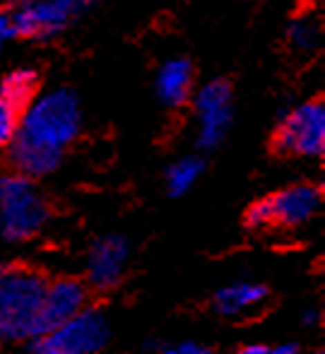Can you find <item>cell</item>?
I'll use <instances>...</instances> for the list:
<instances>
[{
	"label": "cell",
	"instance_id": "d6986e66",
	"mask_svg": "<svg viewBox=\"0 0 325 354\" xmlns=\"http://www.w3.org/2000/svg\"><path fill=\"white\" fill-rule=\"evenodd\" d=\"M17 37L15 34V27H12V19H10V12L8 10L0 8V51H3L5 46H8L12 39Z\"/></svg>",
	"mask_w": 325,
	"mask_h": 354
},
{
	"label": "cell",
	"instance_id": "30bf717a",
	"mask_svg": "<svg viewBox=\"0 0 325 354\" xmlns=\"http://www.w3.org/2000/svg\"><path fill=\"white\" fill-rule=\"evenodd\" d=\"M89 306V289L80 277H53L46 280L41 299V328L44 333L63 326ZM41 333V335H44Z\"/></svg>",
	"mask_w": 325,
	"mask_h": 354
},
{
	"label": "cell",
	"instance_id": "2e32d148",
	"mask_svg": "<svg viewBox=\"0 0 325 354\" xmlns=\"http://www.w3.org/2000/svg\"><path fill=\"white\" fill-rule=\"evenodd\" d=\"M17 121H19V111L0 97V149H5L12 142L15 131H17Z\"/></svg>",
	"mask_w": 325,
	"mask_h": 354
},
{
	"label": "cell",
	"instance_id": "44dd1931",
	"mask_svg": "<svg viewBox=\"0 0 325 354\" xmlns=\"http://www.w3.org/2000/svg\"><path fill=\"white\" fill-rule=\"evenodd\" d=\"M313 354H323V352H313Z\"/></svg>",
	"mask_w": 325,
	"mask_h": 354
},
{
	"label": "cell",
	"instance_id": "7a4b0ae2",
	"mask_svg": "<svg viewBox=\"0 0 325 354\" xmlns=\"http://www.w3.org/2000/svg\"><path fill=\"white\" fill-rule=\"evenodd\" d=\"M46 280L24 266H0V345L37 340L41 328V299Z\"/></svg>",
	"mask_w": 325,
	"mask_h": 354
},
{
	"label": "cell",
	"instance_id": "4fadbf2b",
	"mask_svg": "<svg viewBox=\"0 0 325 354\" xmlns=\"http://www.w3.org/2000/svg\"><path fill=\"white\" fill-rule=\"evenodd\" d=\"M205 171V162L198 154H186L178 157L176 162H171L164 174V186L171 198H183L198 186L200 176Z\"/></svg>",
	"mask_w": 325,
	"mask_h": 354
},
{
	"label": "cell",
	"instance_id": "8fae6325",
	"mask_svg": "<svg viewBox=\"0 0 325 354\" xmlns=\"http://www.w3.org/2000/svg\"><path fill=\"white\" fill-rule=\"evenodd\" d=\"M157 99L169 109H178L193 99L195 92V71L193 63L183 56H174L159 66L154 77Z\"/></svg>",
	"mask_w": 325,
	"mask_h": 354
},
{
	"label": "cell",
	"instance_id": "277c9868",
	"mask_svg": "<svg viewBox=\"0 0 325 354\" xmlns=\"http://www.w3.org/2000/svg\"><path fill=\"white\" fill-rule=\"evenodd\" d=\"M321 207L323 191L316 183H289L253 203L243 222L251 232H299L318 217Z\"/></svg>",
	"mask_w": 325,
	"mask_h": 354
},
{
	"label": "cell",
	"instance_id": "7c38bea8",
	"mask_svg": "<svg viewBox=\"0 0 325 354\" xmlns=\"http://www.w3.org/2000/svg\"><path fill=\"white\" fill-rule=\"evenodd\" d=\"M268 287L258 280H234L214 292L212 308L224 318H243L268 301Z\"/></svg>",
	"mask_w": 325,
	"mask_h": 354
},
{
	"label": "cell",
	"instance_id": "5bb4252c",
	"mask_svg": "<svg viewBox=\"0 0 325 354\" xmlns=\"http://www.w3.org/2000/svg\"><path fill=\"white\" fill-rule=\"evenodd\" d=\"M39 92H41L39 89V73L34 68H15L0 80V97L8 104H12L17 111H22Z\"/></svg>",
	"mask_w": 325,
	"mask_h": 354
},
{
	"label": "cell",
	"instance_id": "e0dca14e",
	"mask_svg": "<svg viewBox=\"0 0 325 354\" xmlns=\"http://www.w3.org/2000/svg\"><path fill=\"white\" fill-rule=\"evenodd\" d=\"M234 354H299V347L294 342H253L239 347Z\"/></svg>",
	"mask_w": 325,
	"mask_h": 354
},
{
	"label": "cell",
	"instance_id": "6da1fadb",
	"mask_svg": "<svg viewBox=\"0 0 325 354\" xmlns=\"http://www.w3.org/2000/svg\"><path fill=\"white\" fill-rule=\"evenodd\" d=\"M82 133V104L70 87L39 92L19 111L17 131L8 145L12 171L39 181L63 164L68 147Z\"/></svg>",
	"mask_w": 325,
	"mask_h": 354
},
{
	"label": "cell",
	"instance_id": "9c48e42d",
	"mask_svg": "<svg viewBox=\"0 0 325 354\" xmlns=\"http://www.w3.org/2000/svg\"><path fill=\"white\" fill-rule=\"evenodd\" d=\"M133 246L123 234H104L89 246L84 258V284L94 292H111L123 282Z\"/></svg>",
	"mask_w": 325,
	"mask_h": 354
},
{
	"label": "cell",
	"instance_id": "5b68a950",
	"mask_svg": "<svg viewBox=\"0 0 325 354\" xmlns=\"http://www.w3.org/2000/svg\"><path fill=\"white\" fill-rule=\"evenodd\" d=\"M97 0H12L8 10L15 34L29 41H51L77 24Z\"/></svg>",
	"mask_w": 325,
	"mask_h": 354
},
{
	"label": "cell",
	"instance_id": "3957f363",
	"mask_svg": "<svg viewBox=\"0 0 325 354\" xmlns=\"http://www.w3.org/2000/svg\"><path fill=\"white\" fill-rule=\"evenodd\" d=\"M51 219V205L37 181L17 171L0 174V239L34 241Z\"/></svg>",
	"mask_w": 325,
	"mask_h": 354
},
{
	"label": "cell",
	"instance_id": "ba28073f",
	"mask_svg": "<svg viewBox=\"0 0 325 354\" xmlns=\"http://www.w3.org/2000/svg\"><path fill=\"white\" fill-rule=\"evenodd\" d=\"M195 142L200 149H217L234 123V89L227 80H210L193 92Z\"/></svg>",
	"mask_w": 325,
	"mask_h": 354
},
{
	"label": "cell",
	"instance_id": "ac0fdd59",
	"mask_svg": "<svg viewBox=\"0 0 325 354\" xmlns=\"http://www.w3.org/2000/svg\"><path fill=\"white\" fill-rule=\"evenodd\" d=\"M157 354H214L207 345L195 340H183V342H174V345H164Z\"/></svg>",
	"mask_w": 325,
	"mask_h": 354
},
{
	"label": "cell",
	"instance_id": "ffe728a7",
	"mask_svg": "<svg viewBox=\"0 0 325 354\" xmlns=\"http://www.w3.org/2000/svg\"><path fill=\"white\" fill-rule=\"evenodd\" d=\"M301 321L306 323V326H316V323L321 321V313H318V308H308V311H304Z\"/></svg>",
	"mask_w": 325,
	"mask_h": 354
},
{
	"label": "cell",
	"instance_id": "52a82bcc",
	"mask_svg": "<svg viewBox=\"0 0 325 354\" xmlns=\"http://www.w3.org/2000/svg\"><path fill=\"white\" fill-rule=\"evenodd\" d=\"M272 145L279 154L297 159H318L325 152V104L308 99L287 109L275 128Z\"/></svg>",
	"mask_w": 325,
	"mask_h": 354
},
{
	"label": "cell",
	"instance_id": "8992f818",
	"mask_svg": "<svg viewBox=\"0 0 325 354\" xmlns=\"http://www.w3.org/2000/svg\"><path fill=\"white\" fill-rule=\"evenodd\" d=\"M111 342V321L97 306L29 342V354H102Z\"/></svg>",
	"mask_w": 325,
	"mask_h": 354
},
{
	"label": "cell",
	"instance_id": "9a60e30c",
	"mask_svg": "<svg viewBox=\"0 0 325 354\" xmlns=\"http://www.w3.org/2000/svg\"><path fill=\"white\" fill-rule=\"evenodd\" d=\"M323 27L313 15H297L287 27V41L301 53H311L321 46Z\"/></svg>",
	"mask_w": 325,
	"mask_h": 354
}]
</instances>
